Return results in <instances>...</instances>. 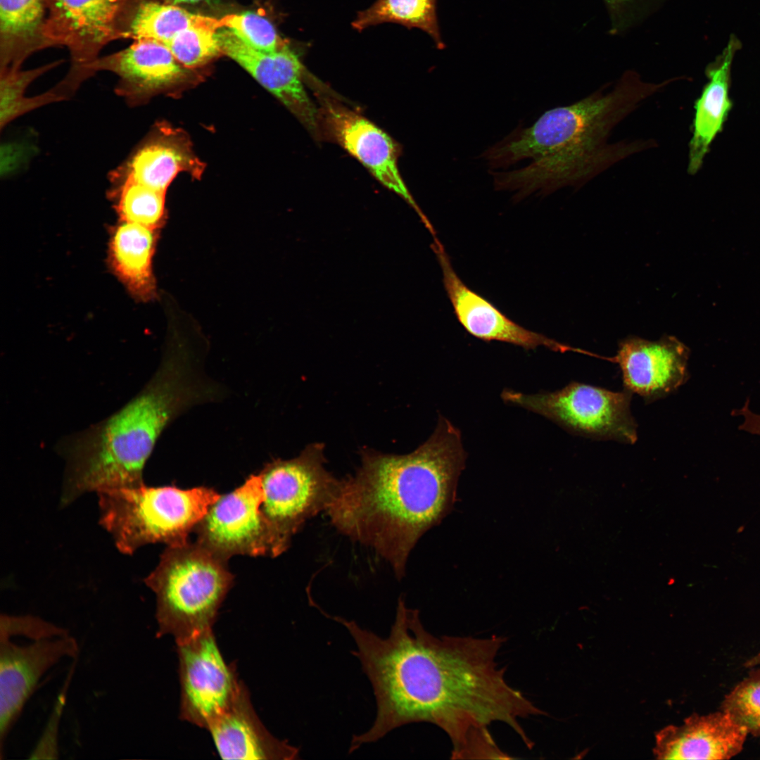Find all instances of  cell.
Masks as SVG:
<instances>
[{
    "instance_id": "4fadbf2b",
    "label": "cell",
    "mask_w": 760,
    "mask_h": 760,
    "mask_svg": "<svg viewBox=\"0 0 760 760\" xmlns=\"http://www.w3.org/2000/svg\"><path fill=\"white\" fill-rule=\"evenodd\" d=\"M319 115H321L329 135L358 160L381 184L406 201L430 233L436 234L400 175L398 166V147L392 138L360 114L333 99H323Z\"/></svg>"
},
{
    "instance_id": "ffe728a7",
    "label": "cell",
    "mask_w": 760,
    "mask_h": 760,
    "mask_svg": "<svg viewBox=\"0 0 760 760\" xmlns=\"http://www.w3.org/2000/svg\"><path fill=\"white\" fill-rule=\"evenodd\" d=\"M742 43L730 34L727 45L705 70L708 82L696 101L692 137L689 144L688 172L696 174L700 169L710 145L723 128L732 108L728 91L731 65Z\"/></svg>"
},
{
    "instance_id": "277c9868",
    "label": "cell",
    "mask_w": 760,
    "mask_h": 760,
    "mask_svg": "<svg viewBox=\"0 0 760 760\" xmlns=\"http://www.w3.org/2000/svg\"><path fill=\"white\" fill-rule=\"evenodd\" d=\"M210 391L195 360L166 352L141 391L118 411L63 439L65 461L61 505L88 493L144 484L143 470L164 429L194 405L208 402Z\"/></svg>"
},
{
    "instance_id": "4dcf8cb0",
    "label": "cell",
    "mask_w": 760,
    "mask_h": 760,
    "mask_svg": "<svg viewBox=\"0 0 760 760\" xmlns=\"http://www.w3.org/2000/svg\"><path fill=\"white\" fill-rule=\"evenodd\" d=\"M611 22L609 33L621 34L642 21L667 0H603Z\"/></svg>"
},
{
    "instance_id": "9a60e30c",
    "label": "cell",
    "mask_w": 760,
    "mask_h": 760,
    "mask_svg": "<svg viewBox=\"0 0 760 760\" xmlns=\"http://www.w3.org/2000/svg\"><path fill=\"white\" fill-rule=\"evenodd\" d=\"M441 268L443 282L455 315L471 336L486 341H501L526 350L539 346L565 353L585 351L563 344L518 324L491 302L469 289L455 271L443 245L433 238L432 246Z\"/></svg>"
},
{
    "instance_id": "1f68e13d",
    "label": "cell",
    "mask_w": 760,
    "mask_h": 760,
    "mask_svg": "<svg viewBox=\"0 0 760 760\" xmlns=\"http://www.w3.org/2000/svg\"><path fill=\"white\" fill-rule=\"evenodd\" d=\"M750 400L747 399L744 405L738 409H734L731 414L742 417L743 422L738 429L753 435L760 436V414L754 412L749 407Z\"/></svg>"
},
{
    "instance_id": "e0dca14e",
    "label": "cell",
    "mask_w": 760,
    "mask_h": 760,
    "mask_svg": "<svg viewBox=\"0 0 760 760\" xmlns=\"http://www.w3.org/2000/svg\"><path fill=\"white\" fill-rule=\"evenodd\" d=\"M115 74L117 94L129 104L163 90L185 78L186 71L163 44L153 40H135L118 52L99 56L87 68L89 77L98 71Z\"/></svg>"
},
{
    "instance_id": "8992f818",
    "label": "cell",
    "mask_w": 760,
    "mask_h": 760,
    "mask_svg": "<svg viewBox=\"0 0 760 760\" xmlns=\"http://www.w3.org/2000/svg\"><path fill=\"white\" fill-rule=\"evenodd\" d=\"M233 579L227 561L198 543L167 546L144 579L156 597L158 635L177 643L212 629Z\"/></svg>"
},
{
    "instance_id": "7a4b0ae2",
    "label": "cell",
    "mask_w": 760,
    "mask_h": 760,
    "mask_svg": "<svg viewBox=\"0 0 760 760\" xmlns=\"http://www.w3.org/2000/svg\"><path fill=\"white\" fill-rule=\"evenodd\" d=\"M360 457L325 512L338 532L372 549L401 579L420 538L456 501L467 458L460 432L441 417L433 434L414 451L387 454L365 447Z\"/></svg>"
},
{
    "instance_id": "836d02e7",
    "label": "cell",
    "mask_w": 760,
    "mask_h": 760,
    "mask_svg": "<svg viewBox=\"0 0 760 760\" xmlns=\"http://www.w3.org/2000/svg\"><path fill=\"white\" fill-rule=\"evenodd\" d=\"M171 1H172L173 4H184V3H187V4L198 3V2H201V1H205V0H171Z\"/></svg>"
},
{
    "instance_id": "2e32d148",
    "label": "cell",
    "mask_w": 760,
    "mask_h": 760,
    "mask_svg": "<svg viewBox=\"0 0 760 760\" xmlns=\"http://www.w3.org/2000/svg\"><path fill=\"white\" fill-rule=\"evenodd\" d=\"M690 349L677 338L657 341L630 336L619 343L614 362L622 373L626 390L652 402L674 392L689 378Z\"/></svg>"
},
{
    "instance_id": "6da1fadb",
    "label": "cell",
    "mask_w": 760,
    "mask_h": 760,
    "mask_svg": "<svg viewBox=\"0 0 760 760\" xmlns=\"http://www.w3.org/2000/svg\"><path fill=\"white\" fill-rule=\"evenodd\" d=\"M343 626L356 645L358 659L375 697L370 728L353 736L351 753L392 730L413 723L438 726L452 745V759L494 722L517 734L519 721L537 707L505 678L496 661L506 640L501 636H436L426 630L417 609L398 598L389 635L381 638L352 620L326 614Z\"/></svg>"
},
{
    "instance_id": "4316f807",
    "label": "cell",
    "mask_w": 760,
    "mask_h": 760,
    "mask_svg": "<svg viewBox=\"0 0 760 760\" xmlns=\"http://www.w3.org/2000/svg\"><path fill=\"white\" fill-rule=\"evenodd\" d=\"M219 19L195 25L178 33L165 45L182 65H202L223 53L219 36Z\"/></svg>"
},
{
    "instance_id": "d4e9b609",
    "label": "cell",
    "mask_w": 760,
    "mask_h": 760,
    "mask_svg": "<svg viewBox=\"0 0 760 760\" xmlns=\"http://www.w3.org/2000/svg\"><path fill=\"white\" fill-rule=\"evenodd\" d=\"M386 23L419 29L432 39L438 49L445 48L436 14V0H376L359 11L351 25L361 32Z\"/></svg>"
},
{
    "instance_id": "9c48e42d",
    "label": "cell",
    "mask_w": 760,
    "mask_h": 760,
    "mask_svg": "<svg viewBox=\"0 0 760 760\" xmlns=\"http://www.w3.org/2000/svg\"><path fill=\"white\" fill-rule=\"evenodd\" d=\"M632 393L571 382L555 392L525 394L505 389L502 400L541 414L574 433L633 444L637 425L630 409Z\"/></svg>"
},
{
    "instance_id": "f1b7e54d",
    "label": "cell",
    "mask_w": 760,
    "mask_h": 760,
    "mask_svg": "<svg viewBox=\"0 0 760 760\" xmlns=\"http://www.w3.org/2000/svg\"><path fill=\"white\" fill-rule=\"evenodd\" d=\"M220 28L232 32L250 47L263 52H274L289 42L281 38L274 25L253 12L224 15L219 19Z\"/></svg>"
},
{
    "instance_id": "5bb4252c",
    "label": "cell",
    "mask_w": 760,
    "mask_h": 760,
    "mask_svg": "<svg viewBox=\"0 0 760 760\" xmlns=\"http://www.w3.org/2000/svg\"><path fill=\"white\" fill-rule=\"evenodd\" d=\"M222 52L277 97L310 132L319 131V112L304 86L305 68L288 43L274 52L255 50L228 29L219 32Z\"/></svg>"
},
{
    "instance_id": "484cf974",
    "label": "cell",
    "mask_w": 760,
    "mask_h": 760,
    "mask_svg": "<svg viewBox=\"0 0 760 760\" xmlns=\"http://www.w3.org/2000/svg\"><path fill=\"white\" fill-rule=\"evenodd\" d=\"M120 221L158 230L165 221V193L128 179L113 180Z\"/></svg>"
},
{
    "instance_id": "ac0fdd59",
    "label": "cell",
    "mask_w": 760,
    "mask_h": 760,
    "mask_svg": "<svg viewBox=\"0 0 760 760\" xmlns=\"http://www.w3.org/2000/svg\"><path fill=\"white\" fill-rule=\"evenodd\" d=\"M749 731L729 712L692 715L656 735L659 759H728L742 749Z\"/></svg>"
},
{
    "instance_id": "7402d4cb",
    "label": "cell",
    "mask_w": 760,
    "mask_h": 760,
    "mask_svg": "<svg viewBox=\"0 0 760 760\" xmlns=\"http://www.w3.org/2000/svg\"><path fill=\"white\" fill-rule=\"evenodd\" d=\"M198 165L186 146L159 136L139 147L125 164L113 172L111 180L128 179L165 193L179 172H193Z\"/></svg>"
},
{
    "instance_id": "5b68a950",
    "label": "cell",
    "mask_w": 760,
    "mask_h": 760,
    "mask_svg": "<svg viewBox=\"0 0 760 760\" xmlns=\"http://www.w3.org/2000/svg\"><path fill=\"white\" fill-rule=\"evenodd\" d=\"M96 494L99 524L118 550L127 555L148 544L186 543L189 533L220 496L205 486L182 489L144 483Z\"/></svg>"
},
{
    "instance_id": "44dd1931",
    "label": "cell",
    "mask_w": 760,
    "mask_h": 760,
    "mask_svg": "<svg viewBox=\"0 0 760 760\" xmlns=\"http://www.w3.org/2000/svg\"><path fill=\"white\" fill-rule=\"evenodd\" d=\"M156 229L120 221L113 227L108 248L111 270L137 300L148 302L156 297L153 258Z\"/></svg>"
},
{
    "instance_id": "603a6c76",
    "label": "cell",
    "mask_w": 760,
    "mask_h": 760,
    "mask_svg": "<svg viewBox=\"0 0 760 760\" xmlns=\"http://www.w3.org/2000/svg\"><path fill=\"white\" fill-rule=\"evenodd\" d=\"M46 0H0L1 71L21 68L43 49L42 27Z\"/></svg>"
},
{
    "instance_id": "d6986e66",
    "label": "cell",
    "mask_w": 760,
    "mask_h": 760,
    "mask_svg": "<svg viewBox=\"0 0 760 760\" xmlns=\"http://www.w3.org/2000/svg\"><path fill=\"white\" fill-rule=\"evenodd\" d=\"M207 729L223 759L299 758V749L276 738L262 724L243 684L229 707Z\"/></svg>"
},
{
    "instance_id": "cb8c5ba5",
    "label": "cell",
    "mask_w": 760,
    "mask_h": 760,
    "mask_svg": "<svg viewBox=\"0 0 760 760\" xmlns=\"http://www.w3.org/2000/svg\"><path fill=\"white\" fill-rule=\"evenodd\" d=\"M215 19L190 13L174 4L144 1L129 14L120 39H148L165 44L184 30L213 23Z\"/></svg>"
},
{
    "instance_id": "3957f363",
    "label": "cell",
    "mask_w": 760,
    "mask_h": 760,
    "mask_svg": "<svg viewBox=\"0 0 760 760\" xmlns=\"http://www.w3.org/2000/svg\"><path fill=\"white\" fill-rule=\"evenodd\" d=\"M675 78L654 83L624 72L611 90L602 88L568 106L545 112L531 126L516 129L482 154L490 169L531 159L524 167L490 173L496 190L517 201L579 186L615 163L654 146V141L608 143L609 135L643 101Z\"/></svg>"
},
{
    "instance_id": "d6a6232c",
    "label": "cell",
    "mask_w": 760,
    "mask_h": 760,
    "mask_svg": "<svg viewBox=\"0 0 760 760\" xmlns=\"http://www.w3.org/2000/svg\"><path fill=\"white\" fill-rule=\"evenodd\" d=\"M758 665H760V652L748 659L745 664L747 667H754Z\"/></svg>"
},
{
    "instance_id": "ba28073f",
    "label": "cell",
    "mask_w": 760,
    "mask_h": 760,
    "mask_svg": "<svg viewBox=\"0 0 760 760\" xmlns=\"http://www.w3.org/2000/svg\"><path fill=\"white\" fill-rule=\"evenodd\" d=\"M326 462L324 445L316 442L295 457L268 463L258 474L272 557L286 552L306 521L325 512L336 495L341 479L327 470Z\"/></svg>"
},
{
    "instance_id": "8fae6325",
    "label": "cell",
    "mask_w": 760,
    "mask_h": 760,
    "mask_svg": "<svg viewBox=\"0 0 760 760\" xmlns=\"http://www.w3.org/2000/svg\"><path fill=\"white\" fill-rule=\"evenodd\" d=\"M264 493L259 474L220 495L194 529L196 543L227 561L235 555L272 556V540L262 511Z\"/></svg>"
},
{
    "instance_id": "52a82bcc",
    "label": "cell",
    "mask_w": 760,
    "mask_h": 760,
    "mask_svg": "<svg viewBox=\"0 0 760 760\" xmlns=\"http://www.w3.org/2000/svg\"><path fill=\"white\" fill-rule=\"evenodd\" d=\"M79 652L66 628L32 614L0 617V749L43 677Z\"/></svg>"
},
{
    "instance_id": "83f0119b",
    "label": "cell",
    "mask_w": 760,
    "mask_h": 760,
    "mask_svg": "<svg viewBox=\"0 0 760 760\" xmlns=\"http://www.w3.org/2000/svg\"><path fill=\"white\" fill-rule=\"evenodd\" d=\"M56 61L37 68L23 70L22 68L1 72V126L37 107L51 101L44 94L26 98L25 90L35 78L59 63Z\"/></svg>"
},
{
    "instance_id": "f546056e",
    "label": "cell",
    "mask_w": 760,
    "mask_h": 760,
    "mask_svg": "<svg viewBox=\"0 0 760 760\" xmlns=\"http://www.w3.org/2000/svg\"><path fill=\"white\" fill-rule=\"evenodd\" d=\"M722 708L745 726L749 733L760 735V672L737 685L726 696Z\"/></svg>"
},
{
    "instance_id": "30bf717a",
    "label": "cell",
    "mask_w": 760,
    "mask_h": 760,
    "mask_svg": "<svg viewBox=\"0 0 760 760\" xmlns=\"http://www.w3.org/2000/svg\"><path fill=\"white\" fill-rule=\"evenodd\" d=\"M135 0H46L43 49H68L71 68L61 86L73 93L87 76L88 67L110 42L120 39Z\"/></svg>"
},
{
    "instance_id": "7c38bea8",
    "label": "cell",
    "mask_w": 760,
    "mask_h": 760,
    "mask_svg": "<svg viewBox=\"0 0 760 760\" xmlns=\"http://www.w3.org/2000/svg\"><path fill=\"white\" fill-rule=\"evenodd\" d=\"M182 719L207 728L229 707L242 683L224 661L213 630L177 643Z\"/></svg>"
}]
</instances>
